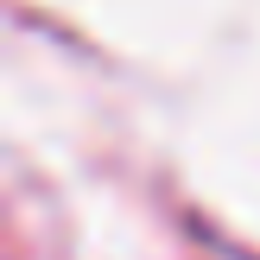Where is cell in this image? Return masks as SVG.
Wrapping results in <instances>:
<instances>
[]
</instances>
